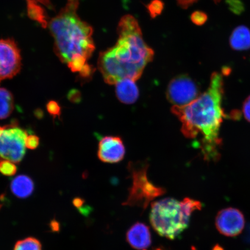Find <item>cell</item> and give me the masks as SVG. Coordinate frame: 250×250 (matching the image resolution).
I'll return each mask as SVG.
<instances>
[{
    "label": "cell",
    "mask_w": 250,
    "mask_h": 250,
    "mask_svg": "<svg viewBox=\"0 0 250 250\" xmlns=\"http://www.w3.org/2000/svg\"><path fill=\"white\" fill-rule=\"evenodd\" d=\"M132 168L133 184L130 188L129 196L126 202L123 203L125 206H137L146 209L149 203L157 197L166 193L163 188L156 187L148 179L147 165L134 167L130 165Z\"/></svg>",
    "instance_id": "5"
},
{
    "label": "cell",
    "mask_w": 250,
    "mask_h": 250,
    "mask_svg": "<svg viewBox=\"0 0 250 250\" xmlns=\"http://www.w3.org/2000/svg\"><path fill=\"white\" fill-rule=\"evenodd\" d=\"M14 98L12 93L5 88H0V119L8 118L13 111Z\"/></svg>",
    "instance_id": "15"
},
{
    "label": "cell",
    "mask_w": 250,
    "mask_h": 250,
    "mask_svg": "<svg viewBox=\"0 0 250 250\" xmlns=\"http://www.w3.org/2000/svg\"><path fill=\"white\" fill-rule=\"evenodd\" d=\"M164 8V4L161 0H153L148 5V9L152 18L161 14Z\"/></svg>",
    "instance_id": "19"
},
{
    "label": "cell",
    "mask_w": 250,
    "mask_h": 250,
    "mask_svg": "<svg viewBox=\"0 0 250 250\" xmlns=\"http://www.w3.org/2000/svg\"><path fill=\"white\" fill-rule=\"evenodd\" d=\"M224 85L223 74L214 72L208 89L195 101L171 108L182 124L181 132L187 139L194 141L195 146L208 162L217 161L220 156V128L227 116L222 107Z\"/></svg>",
    "instance_id": "1"
},
{
    "label": "cell",
    "mask_w": 250,
    "mask_h": 250,
    "mask_svg": "<svg viewBox=\"0 0 250 250\" xmlns=\"http://www.w3.org/2000/svg\"><path fill=\"white\" fill-rule=\"evenodd\" d=\"M40 139L35 135H28L26 140V146L27 148L34 149L38 147Z\"/></svg>",
    "instance_id": "22"
},
{
    "label": "cell",
    "mask_w": 250,
    "mask_h": 250,
    "mask_svg": "<svg viewBox=\"0 0 250 250\" xmlns=\"http://www.w3.org/2000/svg\"><path fill=\"white\" fill-rule=\"evenodd\" d=\"M80 0H68L66 5L49 23L56 55L72 71L87 77L92 68L87 62L95 50L93 29L77 14Z\"/></svg>",
    "instance_id": "3"
},
{
    "label": "cell",
    "mask_w": 250,
    "mask_h": 250,
    "mask_svg": "<svg viewBox=\"0 0 250 250\" xmlns=\"http://www.w3.org/2000/svg\"><path fill=\"white\" fill-rule=\"evenodd\" d=\"M125 155V148L123 140L117 136L103 137L99 143L98 157L103 162L118 163Z\"/></svg>",
    "instance_id": "10"
},
{
    "label": "cell",
    "mask_w": 250,
    "mask_h": 250,
    "mask_svg": "<svg viewBox=\"0 0 250 250\" xmlns=\"http://www.w3.org/2000/svg\"><path fill=\"white\" fill-rule=\"evenodd\" d=\"M117 32L116 45L101 52L98 59L99 69L110 85L125 79L138 80L154 57V51L146 44L138 21L132 16L121 18Z\"/></svg>",
    "instance_id": "2"
},
{
    "label": "cell",
    "mask_w": 250,
    "mask_h": 250,
    "mask_svg": "<svg viewBox=\"0 0 250 250\" xmlns=\"http://www.w3.org/2000/svg\"><path fill=\"white\" fill-rule=\"evenodd\" d=\"M227 3L230 10L234 14H241L245 9L244 5L240 0H228Z\"/></svg>",
    "instance_id": "21"
},
{
    "label": "cell",
    "mask_w": 250,
    "mask_h": 250,
    "mask_svg": "<svg viewBox=\"0 0 250 250\" xmlns=\"http://www.w3.org/2000/svg\"><path fill=\"white\" fill-rule=\"evenodd\" d=\"M155 250H162L161 248H157V249H156Z\"/></svg>",
    "instance_id": "30"
},
{
    "label": "cell",
    "mask_w": 250,
    "mask_h": 250,
    "mask_svg": "<svg viewBox=\"0 0 250 250\" xmlns=\"http://www.w3.org/2000/svg\"><path fill=\"white\" fill-rule=\"evenodd\" d=\"M2 208V205L1 204V203H0V209H1Z\"/></svg>",
    "instance_id": "31"
},
{
    "label": "cell",
    "mask_w": 250,
    "mask_h": 250,
    "mask_svg": "<svg viewBox=\"0 0 250 250\" xmlns=\"http://www.w3.org/2000/svg\"><path fill=\"white\" fill-rule=\"evenodd\" d=\"M130 246L137 250H147L152 244L151 235L148 226L141 223L134 224L126 233Z\"/></svg>",
    "instance_id": "11"
},
{
    "label": "cell",
    "mask_w": 250,
    "mask_h": 250,
    "mask_svg": "<svg viewBox=\"0 0 250 250\" xmlns=\"http://www.w3.org/2000/svg\"><path fill=\"white\" fill-rule=\"evenodd\" d=\"M199 95L198 85L186 75L173 78L167 86V98L173 106L188 104Z\"/></svg>",
    "instance_id": "7"
},
{
    "label": "cell",
    "mask_w": 250,
    "mask_h": 250,
    "mask_svg": "<svg viewBox=\"0 0 250 250\" xmlns=\"http://www.w3.org/2000/svg\"><path fill=\"white\" fill-rule=\"evenodd\" d=\"M17 167L11 161L1 159L0 160V173L5 176H13L17 173Z\"/></svg>",
    "instance_id": "18"
},
{
    "label": "cell",
    "mask_w": 250,
    "mask_h": 250,
    "mask_svg": "<svg viewBox=\"0 0 250 250\" xmlns=\"http://www.w3.org/2000/svg\"><path fill=\"white\" fill-rule=\"evenodd\" d=\"M26 131L13 124L0 131V156L14 163H20L26 152Z\"/></svg>",
    "instance_id": "6"
},
{
    "label": "cell",
    "mask_w": 250,
    "mask_h": 250,
    "mask_svg": "<svg viewBox=\"0 0 250 250\" xmlns=\"http://www.w3.org/2000/svg\"><path fill=\"white\" fill-rule=\"evenodd\" d=\"M215 3H216V4H218V3L220 2L221 1V0H212Z\"/></svg>",
    "instance_id": "29"
},
{
    "label": "cell",
    "mask_w": 250,
    "mask_h": 250,
    "mask_svg": "<svg viewBox=\"0 0 250 250\" xmlns=\"http://www.w3.org/2000/svg\"><path fill=\"white\" fill-rule=\"evenodd\" d=\"M73 204L74 207H76L79 210V209L83 208L84 204H85V201L81 198H76L73 199Z\"/></svg>",
    "instance_id": "26"
},
{
    "label": "cell",
    "mask_w": 250,
    "mask_h": 250,
    "mask_svg": "<svg viewBox=\"0 0 250 250\" xmlns=\"http://www.w3.org/2000/svg\"><path fill=\"white\" fill-rule=\"evenodd\" d=\"M135 82L132 80L125 79L115 84L116 95L120 102L130 104L137 101L139 96V90Z\"/></svg>",
    "instance_id": "12"
},
{
    "label": "cell",
    "mask_w": 250,
    "mask_h": 250,
    "mask_svg": "<svg viewBox=\"0 0 250 250\" xmlns=\"http://www.w3.org/2000/svg\"><path fill=\"white\" fill-rule=\"evenodd\" d=\"M21 65L20 49L14 41L0 40V81L15 76Z\"/></svg>",
    "instance_id": "8"
},
{
    "label": "cell",
    "mask_w": 250,
    "mask_h": 250,
    "mask_svg": "<svg viewBox=\"0 0 250 250\" xmlns=\"http://www.w3.org/2000/svg\"><path fill=\"white\" fill-rule=\"evenodd\" d=\"M50 227L53 232H59L60 230V224L56 220H52L50 224Z\"/></svg>",
    "instance_id": "27"
},
{
    "label": "cell",
    "mask_w": 250,
    "mask_h": 250,
    "mask_svg": "<svg viewBox=\"0 0 250 250\" xmlns=\"http://www.w3.org/2000/svg\"><path fill=\"white\" fill-rule=\"evenodd\" d=\"M34 184L29 177L20 175L14 178L11 183V190L13 194L20 199H26L32 194Z\"/></svg>",
    "instance_id": "14"
},
{
    "label": "cell",
    "mask_w": 250,
    "mask_h": 250,
    "mask_svg": "<svg viewBox=\"0 0 250 250\" xmlns=\"http://www.w3.org/2000/svg\"><path fill=\"white\" fill-rule=\"evenodd\" d=\"M190 217L184 213L181 203L173 198L153 203L149 220L159 235L174 240L188 227Z\"/></svg>",
    "instance_id": "4"
},
{
    "label": "cell",
    "mask_w": 250,
    "mask_h": 250,
    "mask_svg": "<svg viewBox=\"0 0 250 250\" xmlns=\"http://www.w3.org/2000/svg\"><path fill=\"white\" fill-rule=\"evenodd\" d=\"M229 45L234 51H245L250 49V30L240 25L234 29L229 37Z\"/></svg>",
    "instance_id": "13"
},
{
    "label": "cell",
    "mask_w": 250,
    "mask_h": 250,
    "mask_svg": "<svg viewBox=\"0 0 250 250\" xmlns=\"http://www.w3.org/2000/svg\"><path fill=\"white\" fill-rule=\"evenodd\" d=\"M212 250H224L222 247L219 246L218 245H215L213 247Z\"/></svg>",
    "instance_id": "28"
},
{
    "label": "cell",
    "mask_w": 250,
    "mask_h": 250,
    "mask_svg": "<svg viewBox=\"0 0 250 250\" xmlns=\"http://www.w3.org/2000/svg\"><path fill=\"white\" fill-rule=\"evenodd\" d=\"M180 203L184 213L188 217H190L193 211L201 210L202 208L201 202L189 198L184 199Z\"/></svg>",
    "instance_id": "17"
},
{
    "label": "cell",
    "mask_w": 250,
    "mask_h": 250,
    "mask_svg": "<svg viewBox=\"0 0 250 250\" xmlns=\"http://www.w3.org/2000/svg\"><path fill=\"white\" fill-rule=\"evenodd\" d=\"M14 250H42V245L38 239L27 237L16 243Z\"/></svg>",
    "instance_id": "16"
},
{
    "label": "cell",
    "mask_w": 250,
    "mask_h": 250,
    "mask_svg": "<svg viewBox=\"0 0 250 250\" xmlns=\"http://www.w3.org/2000/svg\"><path fill=\"white\" fill-rule=\"evenodd\" d=\"M243 112L246 120L250 123V95L243 103Z\"/></svg>",
    "instance_id": "24"
},
{
    "label": "cell",
    "mask_w": 250,
    "mask_h": 250,
    "mask_svg": "<svg viewBox=\"0 0 250 250\" xmlns=\"http://www.w3.org/2000/svg\"><path fill=\"white\" fill-rule=\"evenodd\" d=\"M47 110L54 116H59L61 114V107L57 103L51 101L47 104Z\"/></svg>",
    "instance_id": "23"
},
{
    "label": "cell",
    "mask_w": 250,
    "mask_h": 250,
    "mask_svg": "<svg viewBox=\"0 0 250 250\" xmlns=\"http://www.w3.org/2000/svg\"><path fill=\"white\" fill-rule=\"evenodd\" d=\"M178 4H179L181 7L183 8H187L189 7V5H192L193 3H195L198 0H177Z\"/></svg>",
    "instance_id": "25"
},
{
    "label": "cell",
    "mask_w": 250,
    "mask_h": 250,
    "mask_svg": "<svg viewBox=\"0 0 250 250\" xmlns=\"http://www.w3.org/2000/svg\"><path fill=\"white\" fill-rule=\"evenodd\" d=\"M215 226L224 236L234 237L241 233L245 226V219L239 209L229 208L218 212Z\"/></svg>",
    "instance_id": "9"
},
{
    "label": "cell",
    "mask_w": 250,
    "mask_h": 250,
    "mask_svg": "<svg viewBox=\"0 0 250 250\" xmlns=\"http://www.w3.org/2000/svg\"><path fill=\"white\" fill-rule=\"evenodd\" d=\"M191 21L192 22L198 26L204 24L208 21V15L202 11H196L193 12L191 15Z\"/></svg>",
    "instance_id": "20"
}]
</instances>
